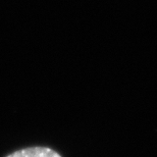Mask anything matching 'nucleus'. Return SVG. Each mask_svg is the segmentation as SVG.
Here are the masks:
<instances>
[{"label":"nucleus","mask_w":157,"mask_h":157,"mask_svg":"<svg viewBox=\"0 0 157 157\" xmlns=\"http://www.w3.org/2000/svg\"><path fill=\"white\" fill-rule=\"evenodd\" d=\"M6 157H62L58 152L49 147H28L10 153Z\"/></svg>","instance_id":"f257e3e1"}]
</instances>
